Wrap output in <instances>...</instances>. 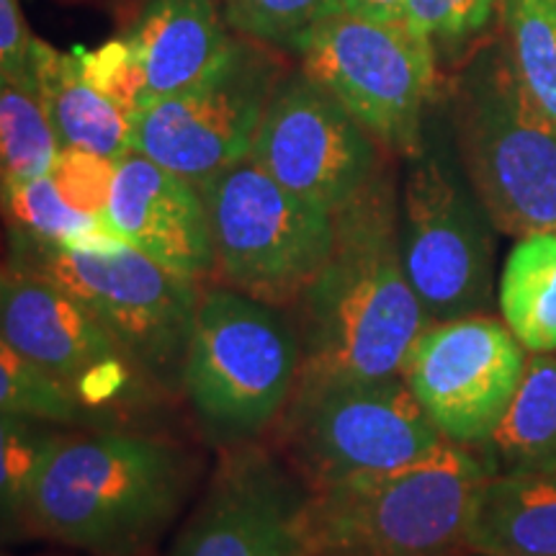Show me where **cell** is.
<instances>
[{
  "mask_svg": "<svg viewBox=\"0 0 556 556\" xmlns=\"http://www.w3.org/2000/svg\"><path fill=\"white\" fill-rule=\"evenodd\" d=\"M206 462L157 426L67 428L39 471L34 539L83 556H148L199 495Z\"/></svg>",
  "mask_w": 556,
  "mask_h": 556,
  "instance_id": "6da1fadb",
  "label": "cell"
},
{
  "mask_svg": "<svg viewBox=\"0 0 556 556\" xmlns=\"http://www.w3.org/2000/svg\"><path fill=\"white\" fill-rule=\"evenodd\" d=\"M332 219L328 261L283 309L302 353L299 379L402 377L430 319L402 266L400 193L389 163Z\"/></svg>",
  "mask_w": 556,
  "mask_h": 556,
  "instance_id": "7a4b0ae2",
  "label": "cell"
},
{
  "mask_svg": "<svg viewBox=\"0 0 556 556\" xmlns=\"http://www.w3.org/2000/svg\"><path fill=\"white\" fill-rule=\"evenodd\" d=\"M486 475L482 451L446 443L409 467L312 490L299 544L307 556H458Z\"/></svg>",
  "mask_w": 556,
  "mask_h": 556,
  "instance_id": "3957f363",
  "label": "cell"
},
{
  "mask_svg": "<svg viewBox=\"0 0 556 556\" xmlns=\"http://www.w3.org/2000/svg\"><path fill=\"white\" fill-rule=\"evenodd\" d=\"M302 368L283 309L225 283H201L184 366V402L214 448L258 441L294 394Z\"/></svg>",
  "mask_w": 556,
  "mask_h": 556,
  "instance_id": "277c9868",
  "label": "cell"
},
{
  "mask_svg": "<svg viewBox=\"0 0 556 556\" xmlns=\"http://www.w3.org/2000/svg\"><path fill=\"white\" fill-rule=\"evenodd\" d=\"M9 263L52 278L99 319L163 397L184 400L201 283L173 274L106 229L70 245L11 248Z\"/></svg>",
  "mask_w": 556,
  "mask_h": 556,
  "instance_id": "5b68a950",
  "label": "cell"
},
{
  "mask_svg": "<svg viewBox=\"0 0 556 556\" xmlns=\"http://www.w3.org/2000/svg\"><path fill=\"white\" fill-rule=\"evenodd\" d=\"M456 155L497 232H556V124L526 93L503 47H482L454 80Z\"/></svg>",
  "mask_w": 556,
  "mask_h": 556,
  "instance_id": "8992f818",
  "label": "cell"
},
{
  "mask_svg": "<svg viewBox=\"0 0 556 556\" xmlns=\"http://www.w3.org/2000/svg\"><path fill=\"white\" fill-rule=\"evenodd\" d=\"M263 438L309 492L409 467L448 443L405 377L299 379Z\"/></svg>",
  "mask_w": 556,
  "mask_h": 556,
  "instance_id": "52a82bcc",
  "label": "cell"
},
{
  "mask_svg": "<svg viewBox=\"0 0 556 556\" xmlns=\"http://www.w3.org/2000/svg\"><path fill=\"white\" fill-rule=\"evenodd\" d=\"M0 338L78 402L90 428L152 426L168 397L144 379L99 319L52 278L5 263Z\"/></svg>",
  "mask_w": 556,
  "mask_h": 556,
  "instance_id": "ba28073f",
  "label": "cell"
},
{
  "mask_svg": "<svg viewBox=\"0 0 556 556\" xmlns=\"http://www.w3.org/2000/svg\"><path fill=\"white\" fill-rule=\"evenodd\" d=\"M291 58L389 157L405 160L422 148L443 73L428 39L405 21L332 13L296 41Z\"/></svg>",
  "mask_w": 556,
  "mask_h": 556,
  "instance_id": "9c48e42d",
  "label": "cell"
},
{
  "mask_svg": "<svg viewBox=\"0 0 556 556\" xmlns=\"http://www.w3.org/2000/svg\"><path fill=\"white\" fill-rule=\"evenodd\" d=\"M212 225L214 281L289 309L328 261L332 212L242 157L199 186Z\"/></svg>",
  "mask_w": 556,
  "mask_h": 556,
  "instance_id": "30bf717a",
  "label": "cell"
},
{
  "mask_svg": "<svg viewBox=\"0 0 556 556\" xmlns=\"http://www.w3.org/2000/svg\"><path fill=\"white\" fill-rule=\"evenodd\" d=\"M495 232L462 160L426 131L422 148L405 157L400 253L430 323L490 312Z\"/></svg>",
  "mask_w": 556,
  "mask_h": 556,
  "instance_id": "8fae6325",
  "label": "cell"
},
{
  "mask_svg": "<svg viewBox=\"0 0 556 556\" xmlns=\"http://www.w3.org/2000/svg\"><path fill=\"white\" fill-rule=\"evenodd\" d=\"M289 52L240 37L217 73L144 106L131 119V150L201 186L248 157L266 106L289 73Z\"/></svg>",
  "mask_w": 556,
  "mask_h": 556,
  "instance_id": "7c38bea8",
  "label": "cell"
},
{
  "mask_svg": "<svg viewBox=\"0 0 556 556\" xmlns=\"http://www.w3.org/2000/svg\"><path fill=\"white\" fill-rule=\"evenodd\" d=\"M248 157L332 214L351 204L389 160L343 103L299 65L270 96Z\"/></svg>",
  "mask_w": 556,
  "mask_h": 556,
  "instance_id": "4fadbf2b",
  "label": "cell"
},
{
  "mask_svg": "<svg viewBox=\"0 0 556 556\" xmlns=\"http://www.w3.org/2000/svg\"><path fill=\"white\" fill-rule=\"evenodd\" d=\"M528 351L505 323L471 315L430 323L409 348L407 387L438 433L464 448H482L516 397Z\"/></svg>",
  "mask_w": 556,
  "mask_h": 556,
  "instance_id": "5bb4252c",
  "label": "cell"
},
{
  "mask_svg": "<svg viewBox=\"0 0 556 556\" xmlns=\"http://www.w3.org/2000/svg\"><path fill=\"white\" fill-rule=\"evenodd\" d=\"M309 490L266 438L217 448L168 556H296V520Z\"/></svg>",
  "mask_w": 556,
  "mask_h": 556,
  "instance_id": "9a60e30c",
  "label": "cell"
},
{
  "mask_svg": "<svg viewBox=\"0 0 556 556\" xmlns=\"http://www.w3.org/2000/svg\"><path fill=\"white\" fill-rule=\"evenodd\" d=\"M103 227L160 266L197 283L214 281V240L199 186L129 150L116 160Z\"/></svg>",
  "mask_w": 556,
  "mask_h": 556,
  "instance_id": "2e32d148",
  "label": "cell"
},
{
  "mask_svg": "<svg viewBox=\"0 0 556 556\" xmlns=\"http://www.w3.org/2000/svg\"><path fill=\"white\" fill-rule=\"evenodd\" d=\"M124 34L144 73V106L199 86L238 45L219 0H144Z\"/></svg>",
  "mask_w": 556,
  "mask_h": 556,
  "instance_id": "e0dca14e",
  "label": "cell"
},
{
  "mask_svg": "<svg viewBox=\"0 0 556 556\" xmlns=\"http://www.w3.org/2000/svg\"><path fill=\"white\" fill-rule=\"evenodd\" d=\"M31 73L62 150H86L119 160L131 150V122L83 75L78 54L34 37Z\"/></svg>",
  "mask_w": 556,
  "mask_h": 556,
  "instance_id": "ac0fdd59",
  "label": "cell"
},
{
  "mask_svg": "<svg viewBox=\"0 0 556 556\" xmlns=\"http://www.w3.org/2000/svg\"><path fill=\"white\" fill-rule=\"evenodd\" d=\"M467 552L556 556V471L486 475L471 507Z\"/></svg>",
  "mask_w": 556,
  "mask_h": 556,
  "instance_id": "d6986e66",
  "label": "cell"
},
{
  "mask_svg": "<svg viewBox=\"0 0 556 556\" xmlns=\"http://www.w3.org/2000/svg\"><path fill=\"white\" fill-rule=\"evenodd\" d=\"M492 475L556 471V356L531 353L503 420L484 443Z\"/></svg>",
  "mask_w": 556,
  "mask_h": 556,
  "instance_id": "ffe728a7",
  "label": "cell"
},
{
  "mask_svg": "<svg viewBox=\"0 0 556 556\" xmlns=\"http://www.w3.org/2000/svg\"><path fill=\"white\" fill-rule=\"evenodd\" d=\"M500 312L528 353L556 351V232L520 238L500 276Z\"/></svg>",
  "mask_w": 556,
  "mask_h": 556,
  "instance_id": "44dd1931",
  "label": "cell"
},
{
  "mask_svg": "<svg viewBox=\"0 0 556 556\" xmlns=\"http://www.w3.org/2000/svg\"><path fill=\"white\" fill-rule=\"evenodd\" d=\"M70 426L0 413V544L34 539L31 497L39 471Z\"/></svg>",
  "mask_w": 556,
  "mask_h": 556,
  "instance_id": "7402d4cb",
  "label": "cell"
},
{
  "mask_svg": "<svg viewBox=\"0 0 556 556\" xmlns=\"http://www.w3.org/2000/svg\"><path fill=\"white\" fill-rule=\"evenodd\" d=\"M60 150L31 70H0V191L50 173Z\"/></svg>",
  "mask_w": 556,
  "mask_h": 556,
  "instance_id": "603a6c76",
  "label": "cell"
},
{
  "mask_svg": "<svg viewBox=\"0 0 556 556\" xmlns=\"http://www.w3.org/2000/svg\"><path fill=\"white\" fill-rule=\"evenodd\" d=\"M497 24L520 86L556 124V0H500Z\"/></svg>",
  "mask_w": 556,
  "mask_h": 556,
  "instance_id": "cb8c5ba5",
  "label": "cell"
},
{
  "mask_svg": "<svg viewBox=\"0 0 556 556\" xmlns=\"http://www.w3.org/2000/svg\"><path fill=\"white\" fill-rule=\"evenodd\" d=\"M0 217L11 235V248L70 245L106 229L101 219L70 206L50 173L0 191Z\"/></svg>",
  "mask_w": 556,
  "mask_h": 556,
  "instance_id": "d4e9b609",
  "label": "cell"
},
{
  "mask_svg": "<svg viewBox=\"0 0 556 556\" xmlns=\"http://www.w3.org/2000/svg\"><path fill=\"white\" fill-rule=\"evenodd\" d=\"M500 0H409L405 24L433 47L441 73H458L490 39Z\"/></svg>",
  "mask_w": 556,
  "mask_h": 556,
  "instance_id": "484cf974",
  "label": "cell"
},
{
  "mask_svg": "<svg viewBox=\"0 0 556 556\" xmlns=\"http://www.w3.org/2000/svg\"><path fill=\"white\" fill-rule=\"evenodd\" d=\"M0 413L39 417L70 428H90L88 417L60 384L0 338Z\"/></svg>",
  "mask_w": 556,
  "mask_h": 556,
  "instance_id": "4316f807",
  "label": "cell"
},
{
  "mask_svg": "<svg viewBox=\"0 0 556 556\" xmlns=\"http://www.w3.org/2000/svg\"><path fill=\"white\" fill-rule=\"evenodd\" d=\"M338 0H219L227 26L240 37L294 52L317 21L336 13Z\"/></svg>",
  "mask_w": 556,
  "mask_h": 556,
  "instance_id": "83f0119b",
  "label": "cell"
},
{
  "mask_svg": "<svg viewBox=\"0 0 556 556\" xmlns=\"http://www.w3.org/2000/svg\"><path fill=\"white\" fill-rule=\"evenodd\" d=\"M90 86L119 106L129 122L144 109V73L127 34L109 39L99 50H75Z\"/></svg>",
  "mask_w": 556,
  "mask_h": 556,
  "instance_id": "f1b7e54d",
  "label": "cell"
},
{
  "mask_svg": "<svg viewBox=\"0 0 556 556\" xmlns=\"http://www.w3.org/2000/svg\"><path fill=\"white\" fill-rule=\"evenodd\" d=\"M116 160L101 157L86 150H60L50 176L65 201L78 212L103 222L111 184H114Z\"/></svg>",
  "mask_w": 556,
  "mask_h": 556,
  "instance_id": "f546056e",
  "label": "cell"
},
{
  "mask_svg": "<svg viewBox=\"0 0 556 556\" xmlns=\"http://www.w3.org/2000/svg\"><path fill=\"white\" fill-rule=\"evenodd\" d=\"M34 34L26 29L18 0H0V70L29 73Z\"/></svg>",
  "mask_w": 556,
  "mask_h": 556,
  "instance_id": "4dcf8cb0",
  "label": "cell"
},
{
  "mask_svg": "<svg viewBox=\"0 0 556 556\" xmlns=\"http://www.w3.org/2000/svg\"><path fill=\"white\" fill-rule=\"evenodd\" d=\"M409 0H338L336 13L377 18V21H405Z\"/></svg>",
  "mask_w": 556,
  "mask_h": 556,
  "instance_id": "1f68e13d",
  "label": "cell"
},
{
  "mask_svg": "<svg viewBox=\"0 0 556 556\" xmlns=\"http://www.w3.org/2000/svg\"><path fill=\"white\" fill-rule=\"evenodd\" d=\"M458 556H490V554H479V552H464V554H458Z\"/></svg>",
  "mask_w": 556,
  "mask_h": 556,
  "instance_id": "d6a6232c",
  "label": "cell"
},
{
  "mask_svg": "<svg viewBox=\"0 0 556 556\" xmlns=\"http://www.w3.org/2000/svg\"><path fill=\"white\" fill-rule=\"evenodd\" d=\"M5 263H9V261H3V258H0V274H3V268H5Z\"/></svg>",
  "mask_w": 556,
  "mask_h": 556,
  "instance_id": "836d02e7",
  "label": "cell"
},
{
  "mask_svg": "<svg viewBox=\"0 0 556 556\" xmlns=\"http://www.w3.org/2000/svg\"><path fill=\"white\" fill-rule=\"evenodd\" d=\"M45 556H54V554H45ZM83 556V554H80Z\"/></svg>",
  "mask_w": 556,
  "mask_h": 556,
  "instance_id": "e575fe53",
  "label": "cell"
},
{
  "mask_svg": "<svg viewBox=\"0 0 556 556\" xmlns=\"http://www.w3.org/2000/svg\"><path fill=\"white\" fill-rule=\"evenodd\" d=\"M296 556H307V554H296Z\"/></svg>",
  "mask_w": 556,
  "mask_h": 556,
  "instance_id": "d590c367",
  "label": "cell"
},
{
  "mask_svg": "<svg viewBox=\"0 0 556 556\" xmlns=\"http://www.w3.org/2000/svg\"><path fill=\"white\" fill-rule=\"evenodd\" d=\"M73 3H78V0H73Z\"/></svg>",
  "mask_w": 556,
  "mask_h": 556,
  "instance_id": "8d00e7d4",
  "label": "cell"
},
{
  "mask_svg": "<svg viewBox=\"0 0 556 556\" xmlns=\"http://www.w3.org/2000/svg\"><path fill=\"white\" fill-rule=\"evenodd\" d=\"M148 556H155V554H148Z\"/></svg>",
  "mask_w": 556,
  "mask_h": 556,
  "instance_id": "74e56055",
  "label": "cell"
},
{
  "mask_svg": "<svg viewBox=\"0 0 556 556\" xmlns=\"http://www.w3.org/2000/svg\"><path fill=\"white\" fill-rule=\"evenodd\" d=\"M127 3H131V0H127Z\"/></svg>",
  "mask_w": 556,
  "mask_h": 556,
  "instance_id": "f35d334b",
  "label": "cell"
}]
</instances>
